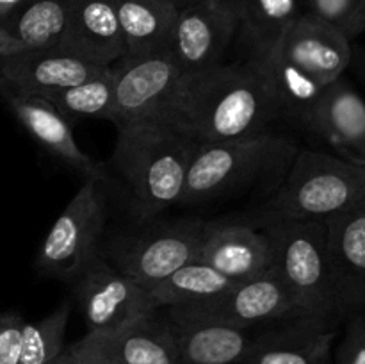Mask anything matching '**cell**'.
Returning a JSON list of instances; mask_svg holds the SVG:
<instances>
[{
  "label": "cell",
  "mask_w": 365,
  "mask_h": 364,
  "mask_svg": "<svg viewBox=\"0 0 365 364\" xmlns=\"http://www.w3.org/2000/svg\"><path fill=\"white\" fill-rule=\"evenodd\" d=\"M123 57H143L166 52L171 46L180 6L173 0H114Z\"/></svg>",
  "instance_id": "22"
},
{
  "label": "cell",
  "mask_w": 365,
  "mask_h": 364,
  "mask_svg": "<svg viewBox=\"0 0 365 364\" xmlns=\"http://www.w3.org/2000/svg\"><path fill=\"white\" fill-rule=\"evenodd\" d=\"M9 109L38 145H41L50 156L59 159L68 168L86 178L102 182L107 177L103 164L93 159L78 146L73 136L70 120L45 96L18 95V93L0 91Z\"/></svg>",
  "instance_id": "15"
},
{
  "label": "cell",
  "mask_w": 365,
  "mask_h": 364,
  "mask_svg": "<svg viewBox=\"0 0 365 364\" xmlns=\"http://www.w3.org/2000/svg\"><path fill=\"white\" fill-rule=\"evenodd\" d=\"M189 307L250 330L303 318L274 266L259 277L235 282L216 298Z\"/></svg>",
  "instance_id": "13"
},
{
  "label": "cell",
  "mask_w": 365,
  "mask_h": 364,
  "mask_svg": "<svg viewBox=\"0 0 365 364\" xmlns=\"http://www.w3.org/2000/svg\"><path fill=\"white\" fill-rule=\"evenodd\" d=\"M280 114L266 71L245 57L182 74L159 120L207 145L266 134Z\"/></svg>",
  "instance_id": "1"
},
{
  "label": "cell",
  "mask_w": 365,
  "mask_h": 364,
  "mask_svg": "<svg viewBox=\"0 0 365 364\" xmlns=\"http://www.w3.org/2000/svg\"><path fill=\"white\" fill-rule=\"evenodd\" d=\"M175 4H178V6H187V4H195V2H200V0H173Z\"/></svg>",
  "instance_id": "35"
},
{
  "label": "cell",
  "mask_w": 365,
  "mask_h": 364,
  "mask_svg": "<svg viewBox=\"0 0 365 364\" xmlns=\"http://www.w3.org/2000/svg\"><path fill=\"white\" fill-rule=\"evenodd\" d=\"M335 364H365V313L348 318L346 332L335 353Z\"/></svg>",
  "instance_id": "30"
},
{
  "label": "cell",
  "mask_w": 365,
  "mask_h": 364,
  "mask_svg": "<svg viewBox=\"0 0 365 364\" xmlns=\"http://www.w3.org/2000/svg\"><path fill=\"white\" fill-rule=\"evenodd\" d=\"M196 148L195 139L159 118L118 128L113 163L143 220L182 202Z\"/></svg>",
  "instance_id": "2"
},
{
  "label": "cell",
  "mask_w": 365,
  "mask_h": 364,
  "mask_svg": "<svg viewBox=\"0 0 365 364\" xmlns=\"http://www.w3.org/2000/svg\"><path fill=\"white\" fill-rule=\"evenodd\" d=\"M25 320L16 313H0V364H18Z\"/></svg>",
  "instance_id": "31"
},
{
  "label": "cell",
  "mask_w": 365,
  "mask_h": 364,
  "mask_svg": "<svg viewBox=\"0 0 365 364\" xmlns=\"http://www.w3.org/2000/svg\"><path fill=\"white\" fill-rule=\"evenodd\" d=\"M71 0H25L0 21L24 50L59 49L68 25Z\"/></svg>",
  "instance_id": "25"
},
{
  "label": "cell",
  "mask_w": 365,
  "mask_h": 364,
  "mask_svg": "<svg viewBox=\"0 0 365 364\" xmlns=\"http://www.w3.org/2000/svg\"><path fill=\"white\" fill-rule=\"evenodd\" d=\"M25 0H0V21L6 20L9 14H13Z\"/></svg>",
  "instance_id": "33"
},
{
  "label": "cell",
  "mask_w": 365,
  "mask_h": 364,
  "mask_svg": "<svg viewBox=\"0 0 365 364\" xmlns=\"http://www.w3.org/2000/svg\"><path fill=\"white\" fill-rule=\"evenodd\" d=\"M310 131L353 163L365 161V100L344 77L323 89Z\"/></svg>",
  "instance_id": "21"
},
{
  "label": "cell",
  "mask_w": 365,
  "mask_h": 364,
  "mask_svg": "<svg viewBox=\"0 0 365 364\" xmlns=\"http://www.w3.org/2000/svg\"><path fill=\"white\" fill-rule=\"evenodd\" d=\"M364 202L362 164L337 153L298 150L264 214L267 221H324Z\"/></svg>",
  "instance_id": "3"
},
{
  "label": "cell",
  "mask_w": 365,
  "mask_h": 364,
  "mask_svg": "<svg viewBox=\"0 0 365 364\" xmlns=\"http://www.w3.org/2000/svg\"><path fill=\"white\" fill-rule=\"evenodd\" d=\"M274 270L303 318L341 323L342 318L327 257V221H267Z\"/></svg>",
  "instance_id": "5"
},
{
  "label": "cell",
  "mask_w": 365,
  "mask_h": 364,
  "mask_svg": "<svg viewBox=\"0 0 365 364\" xmlns=\"http://www.w3.org/2000/svg\"><path fill=\"white\" fill-rule=\"evenodd\" d=\"M232 282L259 277L274 266L267 231L250 223H207L198 259Z\"/></svg>",
  "instance_id": "16"
},
{
  "label": "cell",
  "mask_w": 365,
  "mask_h": 364,
  "mask_svg": "<svg viewBox=\"0 0 365 364\" xmlns=\"http://www.w3.org/2000/svg\"><path fill=\"white\" fill-rule=\"evenodd\" d=\"M59 50L93 66L110 68L125 56L114 0H71Z\"/></svg>",
  "instance_id": "20"
},
{
  "label": "cell",
  "mask_w": 365,
  "mask_h": 364,
  "mask_svg": "<svg viewBox=\"0 0 365 364\" xmlns=\"http://www.w3.org/2000/svg\"><path fill=\"white\" fill-rule=\"evenodd\" d=\"M43 96L48 98L68 120L70 118H100V120L113 121L114 111H116L113 66L106 68L78 84Z\"/></svg>",
  "instance_id": "27"
},
{
  "label": "cell",
  "mask_w": 365,
  "mask_h": 364,
  "mask_svg": "<svg viewBox=\"0 0 365 364\" xmlns=\"http://www.w3.org/2000/svg\"><path fill=\"white\" fill-rule=\"evenodd\" d=\"M360 164H362V166L365 168V161H362V163H360Z\"/></svg>",
  "instance_id": "36"
},
{
  "label": "cell",
  "mask_w": 365,
  "mask_h": 364,
  "mask_svg": "<svg viewBox=\"0 0 365 364\" xmlns=\"http://www.w3.org/2000/svg\"><path fill=\"white\" fill-rule=\"evenodd\" d=\"M255 63H259L266 71L282 114H289L292 120L299 121L310 131L314 113L327 86L282 56L278 50Z\"/></svg>",
  "instance_id": "24"
},
{
  "label": "cell",
  "mask_w": 365,
  "mask_h": 364,
  "mask_svg": "<svg viewBox=\"0 0 365 364\" xmlns=\"http://www.w3.org/2000/svg\"><path fill=\"white\" fill-rule=\"evenodd\" d=\"M234 284L235 282L210 268L209 264L192 261L150 288V296L153 305L160 310L164 307L191 305L212 300Z\"/></svg>",
  "instance_id": "26"
},
{
  "label": "cell",
  "mask_w": 365,
  "mask_h": 364,
  "mask_svg": "<svg viewBox=\"0 0 365 364\" xmlns=\"http://www.w3.org/2000/svg\"><path fill=\"white\" fill-rule=\"evenodd\" d=\"M305 11L342 32L349 41L365 32V0H303Z\"/></svg>",
  "instance_id": "29"
},
{
  "label": "cell",
  "mask_w": 365,
  "mask_h": 364,
  "mask_svg": "<svg viewBox=\"0 0 365 364\" xmlns=\"http://www.w3.org/2000/svg\"><path fill=\"white\" fill-rule=\"evenodd\" d=\"M303 13V0H237V39L246 49V59L260 61L277 52L287 29Z\"/></svg>",
  "instance_id": "23"
},
{
  "label": "cell",
  "mask_w": 365,
  "mask_h": 364,
  "mask_svg": "<svg viewBox=\"0 0 365 364\" xmlns=\"http://www.w3.org/2000/svg\"><path fill=\"white\" fill-rule=\"evenodd\" d=\"M71 282L88 332L113 330L159 310L150 289L118 270L102 253Z\"/></svg>",
  "instance_id": "7"
},
{
  "label": "cell",
  "mask_w": 365,
  "mask_h": 364,
  "mask_svg": "<svg viewBox=\"0 0 365 364\" xmlns=\"http://www.w3.org/2000/svg\"><path fill=\"white\" fill-rule=\"evenodd\" d=\"M53 364H75V360H73V357L70 355V352H68V348H66V352H64L63 355H61L59 359H57Z\"/></svg>",
  "instance_id": "34"
},
{
  "label": "cell",
  "mask_w": 365,
  "mask_h": 364,
  "mask_svg": "<svg viewBox=\"0 0 365 364\" xmlns=\"http://www.w3.org/2000/svg\"><path fill=\"white\" fill-rule=\"evenodd\" d=\"M106 227V200L100 181L86 178L57 216L38 250V268L48 277L73 280L100 256Z\"/></svg>",
  "instance_id": "6"
},
{
  "label": "cell",
  "mask_w": 365,
  "mask_h": 364,
  "mask_svg": "<svg viewBox=\"0 0 365 364\" xmlns=\"http://www.w3.org/2000/svg\"><path fill=\"white\" fill-rule=\"evenodd\" d=\"M113 71L116 95L113 123L118 128L159 118L182 75L171 50L143 57H121L113 64Z\"/></svg>",
  "instance_id": "11"
},
{
  "label": "cell",
  "mask_w": 365,
  "mask_h": 364,
  "mask_svg": "<svg viewBox=\"0 0 365 364\" xmlns=\"http://www.w3.org/2000/svg\"><path fill=\"white\" fill-rule=\"evenodd\" d=\"M237 0H200L182 6L171 38V56L182 74L225 63L237 39Z\"/></svg>",
  "instance_id": "9"
},
{
  "label": "cell",
  "mask_w": 365,
  "mask_h": 364,
  "mask_svg": "<svg viewBox=\"0 0 365 364\" xmlns=\"http://www.w3.org/2000/svg\"><path fill=\"white\" fill-rule=\"evenodd\" d=\"M24 50V46L18 43V39L14 36H11L6 29L0 25V59L7 56H13Z\"/></svg>",
  "instance_id": "32"
},
{
  "label": "cell",
  "mask_w": 365,
  "mask_h": 364,
  "mask_svg": "<svg viewBox=\"0 0 365 364\" xmlns=\"http://www.w3.org/2000/svg\"><path fill=\"white\" fill-rule=\"evenodd\" d=\"M277 50L323 86L341 79L353 63L351 41L309 11L296 18Z\"/></svg>",
  "instance_id": "17"
},
{
  "label": "cell",
  "mask_w": 365,
  "mask_h": 364,
  "mask_svg": "<svg viewBox=\"0 0 365 364\" xmlns=\"http://www.w3.org/2000/svg\"><path fill=\"white\" fill-rule=\"evenodd\" d=\"M207 223L182 221L125 238L114 245L110 263L143 284L153 288L185 264L198 259Z\"/></svg>",
  "instance_id": "8"
},
{
  "label": "cell",
  "mask_w": 365,
  "mask_h": 364,
  "mask_svg": "<svg viewBox=\"0 0 365 364\" xmlns=\"http://www.w3.org/2000/svg\"><path fill=\"white\" fill-rule=\"evenodd\" d=\"M157 313L113 330L86 332L68 352L75 364H178L170 327Z\"/></svg>",
  "instance_id": "10"
},
{
  "label": "cell",
  "mask_w": 365,
  "mask_h": 364,
  "mask_svg": "<svg viewBox=\"0 0 365 364\" xmlns=\"http://www.w3.org/2000/svg\"><path fill=\"white\" fill-rule=\"evenodd\" d=\"M71 305L63 302L39 321L24 325L21 353L18 364H53L66 352V330Z\"/></svg>",
  "instance_id": "28"
},
{
  "label": "cell",
  "mask_w": 365,
  "mask_h": 364,
  "mask_svg": "<svg viewBox=\"0 0 365 364\" xmlns=\"http://www.w3.org/2000/svg\"><path fill=\"white\" fill-rule=\"evenodd\" d=\"M296 153L298 146L291 139L269 132L234 141L198 145L180 203L212 202L248 188L267 173H285Z\"/></svg>",
  "instance_id": "4"
},
{
  "label": "cell",
  "mask_w": 365,
  "mask_h": 364,
  "mask_svg": "<svg viewBox=\"0 0 365 364\" xmlns=\"http://www.w3.org/2000/svg\"><path fill=\"white\" fill-rule=\"evenodd\" d=\"M106 68L93 66L59 49L21 50L0 59V91L48 95L78 84Z\"/></svg>",
  "instance_id": "19"
},
{
  "label": "cell",
  "mask_w": 365,
  "mask_h": 364,
  "mask_svg": "<svg viewBox=\"0 0 365 364\" xmlns=\"http://www.w3.org/2000/svg\"><path fill=\"white\" fill-rule=\"evenodd\" d=\"M178 364H241L255 332L203 314L189 305L164 307Z\"/></svg>",
  "instance_id": "12"
},
{
  "label": "cell",
  "mask_w": 365,
  "mask_h": 364,
  "mask_svg": "<svg viewBox=\"0 0 365 364\" xmlns=\"http://www.w3.org/2000/svg\"><path fill=\"white\" fill-rule=\"evenodd\" d=\"M337 323L296 318L253 338L241 364H330Z\"/></svg>",
  "instance_id": "18"
},
{
  "label": "cell",
  "mask_w": 365,
  "mask_h": 364,
  "mask_svg": "<svg viewBox=\"0 0 365 364\" xmlns=\"http://www.w3.org/2000/svg\"><path fill=\"white\" fill-rule=\"evenodd\" d=\"M327 221V257L342 318L365 313V202Z\"/></svg>",
  "instance_id": "14"
}]
</instances>
